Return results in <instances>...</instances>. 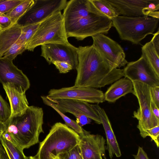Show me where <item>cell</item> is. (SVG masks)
<instances>
[{"instance_id":"cell-7","label":"cell","mask_w":159,"mask_h":159,"mask_svg":"<svg viewBox=\"0 0 159 159\" xmlns=\"http://www.w3.org/2000/svg\"><path fill=\"white\" fill-rule=\"evenodd\" d=\"M132 93L137 98L139 107L134 112L133 117L138 120L137 127L140 132L159 125V120L153 113L151 108L150 87L138 82H132Z\"/></svg>"},{"instance_id":"cell-23","label":"cell","mask_w":159,"mask_h":159,"mask_svg":"<svg viewBox=\"0 0 159 159\" xmlns=\"http://www.w3.org/2000/svg\"><path fill=\"white\" fill-rule=\"evenodd\" d=\"M142 56L159 76V54L150 41L146 43L141 48Z\"/></svg>"},{"instance_id":"cell-2","label":"cell","mask_w":159,"mask_h":159,"mask_svg":"<svg viewBox=\"0 0 159 159\" xmlns=\"http://www.w3.org/2000/svg\"><path fill=\"white\" fill-rule=\"evenodd\" d=\"M43 109L29 106L21 114L11 116L4 124V132L12 139L11 142L24 149L39 142L40 134L43 132Z\"/></svg>"},{"instance_id":"cell-20","label":"cell","mask_w":159,"mask_h":159,"mask_svg":"<svg viewBox=\"0 0 159 159\" xmlns=\"http://www.w3.org/2000/svg\"><path fill=\"white\" fill-rule=\"evenodd\" d=\"M133 91L132 82L129 79L120 78L113 84L104 93L105 101L114 102L122 96Z\"/></svg>"},{"instance_id":"cell-18","label":"cell","mask_w":159,"mask_h":159,"mask_svg":"<svg viewBox=\"0 0 159 159\" xmlns=\"http://www.w3.org/2000/svg\"><path fill=\"white\" fill-rule=\"evenodd\" d=\"M92 106L98 115L104 128L110 158L111 159L114 154L117 157H120L121 154L119 146L106 113L98 104H92Z\"/></svg>"},{"instance_id":"cell-17","label":"cell","mask_w":159,"mask_h":159,"mask_svg":"<svg viewBox=\"0 0 159 159\" xmlns=\"http://www.w3.org/2000/svg\"><path fill=\"white\" fill-rule=\"evenodd\" d=\"M93 13L89 0H71L67 2L64 9L63 16L65 26Z\"/></svg>"},{"instance_id":"cell-14","label":"cell","mask_w":159,"mask_h":159,"mask_svg":"<svg viewBox=\"0 0 159 159\" xmlns=\"http://www.w3.org/2000/svg\"><path fill=\"white\" fill-rule=\"evenodd\" d=\"M0 82L2 85H9L25 93L30 86L26 75L14 64L13 61L3 57H0Z\"/></svg>"},{"instance_id":"cell-43","label":"cell","mask_w":159,"mask_h":159,"mask_svg":"<svg viewBox=\"0 0 159 159\" xmlns=\"http://www.w3.org/2000/svg\"><path fill=\"white\" fill-rule=\"evenodd\" d=\"M54 159H58L57 157H56Z\"/></svg>"},{"instance_id":"cell-13","label":"cell","mask_w":159,"mask_h":159,"mask_svg":"<svg viewBox=\"0 0 159 159\" xmlns=\"http://www.w3.org/2000/svg\"><path fill=\"white\" fill-rule=\"evenodd\" d=\"M123 70V76L132 82H138L149 87L159 86V76L142 56L137 60L127 64Z\"/></svg>"},{"instance_id":"cell-12","label":"cell","mask_w":159,"mask_h":159,"mask_svg":"<svg viewBox=\"0 0 159 159\" xmlns=\"http://www.w3.org/2000/svg\"><path fill=\"white\" fill-rule=\"evenodd\" d=\"M41 56L49 64L56 61L67 62L73 69L76 70L78 65L77 48L69 43H51L41 46Z\"/></svg>"},{"instance_id":"cell-35","label":"cell","mask_w":159,"mask_h":159,"mask_svg":"<svg viewBox=\"0 0 159 159\" xmlns=\"http://www.w3.org/2000/svg\"><path fill=\"white\" fill-rule=\"evenodd\" d=\"M152 101L159 108V86L150 87Z\"/></svg>"},{"instance_id":"cell-40","label":"cell","mask_w":159,"mask_h":159,"mask_svg":"<svg viewBox=\"0 0 159 159\" xmlns=\"http://www.w3.org/2000/svg\"><path fill=\"white\" fill-rule=\"evenodd\" d=\"M0 159H9L5 151L0 142Z\"/></svg>"},{"instance_id":"cell-30","label":"cell","mask_w":159,"mask_h":159,"mask_svg":"<svg viewBox=\"0 0 159 159\" xmlns=\"http://www.w3.org/2000/svg\"><path fill=\"white\" fill-rule=\"evenodd\" d=\"M24 0H0V15L12 9Z\"/></svg>"},{"instance_id":"cell-29","label":"cell","mask_w":159,"mask_h":159,"mask_svg":"<svg viewBox=\"0 0 159 159\" xmlns=\"http://www.w3.org/2000/svg\"><path fill=\"white\" fill-rule=\"evenodd\" d=\"M11 116L10 106L0 94V122L4 124L9 120Z\"/></svg>"},{"instance_id":"cell-5","label":"cell","mask_w":159,"mask_h":159,"mask_svg":"<svg viewBox=\"0 0 159 159\" xmlns=\"http://www.w3.org/2000/svg\"><path fill=\"white\" fill-rule=\"evenodd\" d=\"M61 12L56 13L40 23L26 45V50L34 51L39 46L51 43H69Z\"/></svg>"},{"instance_id":"cell-37","label":"cell","mask_w":159,"mask_h":159,"mask_svg":"<svg viewBox=\"0 0 159 159\" xmlns=\"http://www.w3.org/2000/svg\"><path fill=\"white\" fill-rule=\"evenodd\" d=\"M153 37L150 41L157 53L159 54V30L153 34Z\"/></svg>"},{"instance_id":"cell-42","label":"cell","mask_w":159,"mask_h":159,"mask_svg":"<svg viewBox=\"0 0 159 159\" xmlns=\"http://www.w3.org/2000/svg\"><path fill=\"white\" fill-rule=\"evenodd\" d=\"M28 159H38L37 157L36 156H30L28 157Z\"/></svg>"},{"instance_id":"cell-34","label":"cell","mask_w":159,"mask_h":159,"mask_svg":"<svg viewBox=\"0 0 159 159\" xmlns=\"http://www.w3.org/2000/svg\"><path fill=\"white\" fill-rule=\"evenodd\" d=\"M14 23L11 19L5 14L0 15V29H6Z\"/></svg>"},{"instance_id":"cell-21","label":"cell","mask_w":159,"mask_h":159,"mask_svg":"<svg viewBox=\"0 0 159 159\" xmlns=\"http://www.w3.org/2000/svg\"><path fill=\"white\" fill-rule=\"evenodd\" d=\"M22 27L17 23L4 30L0 29V57L19 39Z\"/></svg>"},{"instance_id":"cell-36","label":"cell","mask_w":159,"mask_h":159,"mask_svg":"<svg viewBox=\"0 0 159 159\" xmlns=\"http://www.w3.org/2000/svg\"><path fill=\"white\" fill-rule=\"evenodd\" d=\"M75 117L76 118V122L81 127L90 124L91 122L92 119L83 114L78 115Z\"/></svg>"},{"instance_id":"cell-28","label":"cell","mask_w":159,"mask_h":159,"mask_svg":"<svg viewBox=\"0 0 159 159\" xmlns=\"http://www.w3.org/2000/svg\"><path fill=\"white\" fill-rule=\"evenodd\" d=\"M26 50V45L22 44L18 41L14 43L4 54L3 57L12 61L17 55Z\"/></svg>"},{"instance_id":"cell-9","label":"cell","mask_w":159,"mask_h":159,"mask_svg":"<svg viewBox=\"0 0 159 159\" xmlns=\"http://www.w3.org/2000/svg\"><path fill=\"white\" fill-rule=\"evenodd\" d=\"M119 15L159 18V0H107Z\"/></svg>"},{"instance_id":"cell-26","label":"cell","mask_w":159,"mask_h":159,"mask_svg":"<svg viewBox=\"0 0 159 159\" xmlns=\"http://www.w3.org/2000/svg\"><path fill=\"white\" fill-rule=\"evenodd\" d=\"M41 98L43 103L51 107L60 115L64 121L66 125L71 128L79 134L83 132L84 129L81 126L77 124L75 121L72 120L64 114L60 112L53 105L52 102L46 98V96H41Z\"/></svg>"},{"instance_id":"cell-38","label":"cell","mask_w":159,"mask_h":159,"mask_svg":"<svg viewBox=\"0 0 159 159\" xmlns=\"http://www.w3.org/2000/svg\"><path fill=\"white\" fill-rule=\"evenodd\" d=\"M135 159H149L147 153L143 148L139 147L138 152L136 155H133Z\"/></svg>"},{"instance_id":"cell-27","label":"cell","mask_w":159,"mask_h":159,"mask_svg":"<svg viewBox=\"0 0 159 159\" xmlns=\"http://www.w3.org/2000/svg\"><path fill=\"white\" fill-rule=\"evenodd\" d=\"M40 23L25 26L22 27V33L18 41L26 45L36 31Z\"/></svg>"},{"instance_id":"cell-25","label":"cell","mask_w":159,"mask_h":159,"mask_svg":"<svg viewBox=\"0 0 159 159\" xmlns=\"http://www.w3.org/2000/svg\"><path fill=\"white\" fill-rule=\"evenodd\" d=\"M35 0H24L10 11L5 14L10 17L14 23H17L32 6Z\"/></svg>"},{"instance_id":"cell-16","label":"cell","mask_w":159,"mask_h":159,"mask_svg":"<svg viewBox=\"0 0 159 159\" xmlns=\"http://www.w3.org/2000/svg\"><path fill=\"white\" fill-rule=\"evenodd\" d=\"M50 101L57 109L64 114L68 112L75 117L83 114L96 123L101 124L100 118L92 104L85 102L71 99H62Z\"/></svg>"},{"instance_id":"cell-10","label":"cell","mask_w":159,"mask_h":159,"mask_svg":"<svg viewBox=\"0 0 159 159\" xmlns=\"http://www.w3.org/2000/svg\"><path fill=\"white\" fill-rule=\"evenodd\" d=\"M50 101L66 99L98 104L104 100L103 92L91 87L73 86L60 89H52L46 96Z\"/></svg>"},{"instance_id":"cell-4","label":"cell","mask_w":159,"mask_h":159,"mask_svg":"<svg viewBox=\"0 0 159 159\" xmlns=\"http://www.w3.org/2000/svg\"><path fill=\"white\" fill-rule=\"evenodd\" d=\"M112 26L122 40L138 44L145 37L154 34L159 19L144 16L129 17L119 15L112 19Z\"/></svg>"},{"instance_id":"cell-31","label":"cell","mask_w":159,"mask_h":159,"mask_svg":"<svg viewBox=\"0 0 159 159\" xmlns=\"http://www.w3.org/2000/svg\"><path fill=\"white\" fill-rule=\"evenodd\" d=\"M141 136L145 138L147 136H150L152 140H153L157 147H159V125L151 129L144 130L140 132Z\"/></svg>"},{"instance_id":"cell-15","label":"cell","mask_w":159,"mask_h":159,"mask_svg":"<svg viewBox=\"0 0 159 159\" xmlns=\"http://www.w3.org/2000/svg\"><path fill=\"white\" fill-rule=\"evenodd\" d=\"M79 143L83 159H106L105 157V139L102 136L90 134L84 129L79 134Z\"/></svg>"},{"instance_id":"cell-41","label":"cell","mask_w":159,"mask_h":159,"mask_svg":"<svg viewBox=\"0 0 159 159\" xmlns=\"http://www.w3.org/2000/svg\"><path fill=\"white\" fill-rule=\"evenodd\" d=\"M5 130V126L4 124L0 122V139L3 133Z\"/></svg>"},{"instance_id":"cell-39","label":"cell","mask_w":159,"mask_h":159,"mask_svg":"<svg viewBox=\"0 0 159 159\" xmlns=\"http://www.w3.org/2000/svg\"><path fill=\"white\" fill-rule=\"evenodd\" d=\"M151 108L152 112L155 117L159 120V108H158L152 101H151Z\"/></svg>"},{"instance_id":"cell-8","label":"cell","mask_w":159,"mask_h":159,"mask_svg":"<svg viewBox=\"0 0 159 159\" xmlns=\"http://www.w3.org/2000/svg\"><path fill=\"white\" fill-rule=\"evenodd\" d=\"M66 0H35L34 3L17 23L23 27L39 23L64 9Z\"/></svg>"},{"instance_id":"cell-32","label":"cell","mask_w":159,"mask_h":159,"mask_svg":"<svg viewBox=\"0 0 159 159\" xmlns=\"http://www.w3.org/2000/svg\"><path fill=\"white\" fill-rule=\"evenodd\" d=\"M58 159H83L79 144L69 152L59 154Z\"/></svg>"},{"instance_id":"cell-11","label":"cell","mask_w":159,"mask_h":159,"mask_svg":"<svg viewBox=\"0 0 159 159\" xmlns=\"http://www.w3.org/2000/svg\"><path fill=\"white\" fill-rule=\"evenodd\" d=\"M92 37L93 45L114 67L120 68L128 63L123 48L117 42L101 34Z\"/></svg>"},{"instance_id":"cell-19","label":"cell","mask_w":159,"mask_h":159,"mask_svg":"<svg viewBox=\"0 0 159 159\" xmlns=\"http://www.w3.org/2000/svg\"><path fill=\"white\" fill-rule=\"evenodd\" d=\"M3 86L10 103L11 117L21 114L29 106L25 93L9 85H3Z\"/></svg>"},{"instance_id":"cell-22","label":"cell","mask_w":159,"mask_h":159,"mask_svg":"<svg viewBox=\"0 0 159 159\" xmlns=\"http://www.w3.org/2000/svg\"><path fill=\"white\" fill-rule=\"evenodd\" d=\"M93 13L113 19L119 15L116 9L107 0H89Z\"/></svg>"},{"instance_id":"cell-3","label":"cell","mask_w":159,"mask_h":159,"mask_svg":"<svg viewBox=\"0 0 159 159\" xmlns=\"http://www.w3.org/2000/svg\"><path fill=\"white\" fill-rule=\"evenodd\" d=\"M79 134L61 122L51 127L48 134L40 143L36 155L38 159H54L59 154L67 152L78 145Z\"/></svg>"},{"instance_id":"cell-33","label":"cell","mask_w":159,"mask_h":159,"mask_svg":"<svg viewBox=\"0 0 159 159\" xmlns=\"http://www.w3.org/2000/svg\"><path fill=\"white\" fill-rule=\"evenodd\" d=\"M61 73H66L73 69L72 66L65 61H56L53 62Z\"/></svg>"},{"instance_id":"cell-6","label":"cell","mask_w":159,"mask_h":159,"mask_svg":"<svg viewBox=\"0 0 159 159\" xmlns=\"http://www.w3.org/2000/svg\"><path fill=\"white\" fill-rule=\"evenodd\" d=\"M112 20L95 14L78 19L65 26L67 38L73 37L82 40L89 36L107 34L112 26Z\"/></svg>"},{"instance_id":"cell-1","label":"cell","mask_w":159,"mask_h":159,"mask_svg":"<svg viewBox=\"0 0 159 159\" xmlns=\"http://www.w3.org/2000/svg\"><path fill=\"white\" fill-rule=\"evenodd\" d=\"M78 65L74 86L98 88L123 76V70L114 67L92 44L77 48Z\"/></svg>"},{"instance_id":"cell-24","label":"cell","mask_w":159,"mask_h":159,"mask_svg":"<svg viewBox=\"0 0 159 159\" xmlns=\"http://www.w3.org/2000/svg\"><path fill=\"white\" fill-rule=\"evenodd\" d=\"M0 142L9 159H28L24 154L23 149L2 137Z\"/></svg>"}]
</instances>
